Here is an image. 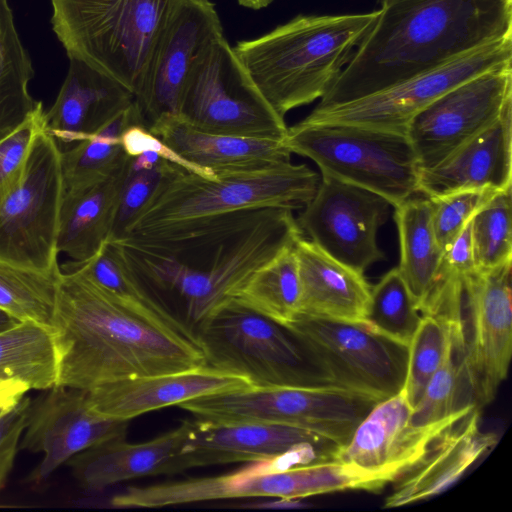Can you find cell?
Instances as JSON below:
<instances>
[{"label":"cell","instance_id":"6da1fadb","mask_svg":"<svg viewBox=\"0 0 512 512\" xmlns=\"http://www.w3.org/2000/svg\"><path fill=\"white\" fill-rule=\"evenodd\" d=\"M176 314L124 299L62 271L52 330L57 385L89 391L137 377L207 366L196 332Z\"/></svg>","mask_w":512,"mask_h":512},{"label":"cell","instance_id":"7a4b0ae2","mask_svg":"<svg viewBox=\"0 0 512 512\" xmlns=\"http://www.w3.org/2000/svg\"><path fill=\"white\" fill-rule=\"evenodd\" d=\"M293 211L242 210L159 237L115 242L149 291L166 306L179 305L186 322L198 325L257 268L303 237Z\"/></svg>","mask_w":512,"mask_h":512},{"label":"cell","instance_id":"3957f363","mask_svg":"<svg viewBox=\"0 0 512 512\" xmlns=\"http://www.w3.org/2000/svg\"><path fill=\"white\" fill-rule=\"evenodd\" d=\"M512 34V0H389L316 107L378 92Z\"/></svg>","mask_w":512,"mask_h":512},{"label":"cell","instance_id":"277c9868","mask_svg":"<svg viewBox=\"0 0 512 512\" xmlns=\"http://www.w3.org/2000/svg\"><path fill=\"white\" fill-rule=\"evenodd\" d=\"M378 13L301 14L233 49L264 103L284 119L327 93Z\"/></svg>","mask_w":512,"mask_h":512},{"label":"cell","instance_id":"5b68a950","mask_svg":"<svg viewBox=\"0 0 512 512\" xmlns=\"http://www.w3.org/2000/svg\"><path fill=\"white\" fill-rule=\"evenodd\" d=\"M319 181V175L307 165L292 162L215 179L177 166L122 238H155L242 210L303 208L313 198Z\"/></svg>","mask_w":512,"mask_h":512},{"label":"cell","instance_id":"8992f818","mask_svg":"<svg viewBox=\"0 0 512 512\" xmlns=\"http://www.w3.org/2000/svg\"><path fill=\"white\" fill-rule=\"evenodd\" d=\"M51 24L76 58L139 94L175 0H50Z\"/></svg>","mask_w":512,"mask_h":512},{"label":"cell","instance_id":"52a82bcc","mask_svg":"<svg viewBox=\"0 0 512 512\" xmlns=\"http://www.w3.org/2000/svg\"><path fill=\"white\" fill-rule=\"evenodd\" d=\"M293 154L312 160L321 174L372 191L393 207L418 193L419 167L406 134L339 124L288 127Z\"/></svg>","mask_w":512,"mask_h":512},{"label":"cell","instance_id":"ba28073f","mask_svg":"<svg viewBox=\"0 0 512 512\" xmlns=\"http://www.w3.org/2000/svg\"><path fill=\"white\" fill-rule=\"evenodd\" d=\"M196 327L207 365L252 386H331L287 328L234 300Z\"/></svg>","mask_w":512,"mask_h":512},{"label":"cell","instance_id":"9c48e42d","mask_svg":"<svg viewBox=\"0 0 512 512\" xmlns=\"http://www.w3.org/2000/svg\"><path fill=\"white\" fill-rule=\"evenodd\" d=\"M379 400L335 386H248L178 405L212 422H266L310 430L344 446Z\"/></svg>","mask_w":512,"mask_h":512},{"label":"cell","instance_id":"30bf717a","mask_svg":"<svg viewBox=\"0 0 512 512\" xmlns=\"http://www.w3.org/2000/svg\"><path fill=\"white\" fill-rule=\"evenodd\" d=\"M285 328L331 386L379 401L403 389L408 346L377 333L363 322L298 314Z\"/></svg>","mask_w":512,"mask_h":512},{"label":"cell","instance_id":"8fae6325","mask_svg":"<svg viewBox=\"0 0 512 512\" xmlns=\"http://www.w3.org/2000/svg\"><path fill=\"white\" fill-rule=\"evenodd\" d=\"M179 116L200 131L220 135L282 141L288 130L264 103L224 36L195 60Z\"/></svg>","mask_w":512,"mask_h":512},{"label":"cell","instance_id":"7c38bea8","mask_svg":"<svg viewBox=\"0 0 512 512\" xmlns=\"http://www.w3.org/2000/svg\"><path fill=\"white\" fill-rule=\"evenodd\" d=\"M62 149L45 129L35 137L20 181L0 202V261L55 272L65 192Z\"/></svg>","mask_w":512,"mask_h":512},{"label":"cell","instance_id":"4fadbf2b","mask_svg":"<svg viewBox=\"0 0 512 512\" xmlns=\"http://www.w3.org/2000/svg\"><path fill=\"white\" fill-rule=\"evenodd\" d=\"M512 61V34L489 41L442 65L367 96L315 107L304 125L339 124L406 134L412 118L442 94L486 70Z\"/></svg>","mask_w":512,"mask_h":512},{"label":"cell","instance_id":"5bb4252c","mask_svg":"<svg viewBox=\"0 0 512 512\" xmlns=\"http://www.w3.org/2000/svg\"><path fill=\"white\" fill-rule=\"evenodd\" d=\"M511 263L464 277L463 366L473 401L494 400L506 380L512 355Z\"/></svg>","mask_w":512,"mask_h":512},{"label":"cell","instance_id":"9a60e30c","mask_svg":"<svg viewBox=\"0 0 512 512\" xmlns=\"http://www.w3.org/2000/svg\"><path fill=\"white\" fill-rule=\"evenodd\" d=\"M512 104V61L454 86L410 121L406 136L419 170L434 167L492 125Z\"/></svg>","mask_w":512,"mask_h":512},{"label":"cell","instance_id":"2e32d148","mask_svg":"<svg viewBox=\"0 0 512 512\" xmlns=\"http://www.w3.org/2000/svg\"><path fill=\"white\" fill-rule=\"evenodd\" d=\"M391 206L372 191L321 174L313 198L296 222L302 234L326 254L364 274L386 258L377 234Z\"/></svg>","mask_w":512,"mask_h":512},{"label":"cell","instance_id":"e0dca14e","mask_svg":"<svg viewBox=\"0 0 512 512\" xmlns=\"http://www.w3.org/2000/svg\"><path fill=\"white\" fill-rule=\"evenodd\" d=\"M342 446L307 429L266 422L189 420L178 471L210 465L295 458L303 464L336 460Z\"/></svg>","mask_w":512,"mask_h":512},{"label":"cell","instance_id":"ac0fdd59","mask_svg":"<svg viewBox=\"0 0 512 512\" xmlns=\"http://www.w3.org/2000/svg\"><path fill=\"white\" fill-rule=\"evenodd\" d=\"M210 0H175L156 40L139 94L135 97L144 124L179 115L182 94L200 53L223 37Z\"/></svg>","mask_w":512,"mask_h":512},{"label":"cell","instance_id":"d6986e66","mask_svg":"<svg viewBox=\"0 0 512 512\" xmlns=\"http://www.w3.org/2000/svg\"><path fill=\"white\" fill-rule=\"evenodd\" d=\"M31 402L19 448L42 453L32 479L42 481L76 454L102 442L125 437L127 420L91 411L87 391L55 385Z\"/></svg>","mask_w":512,"mask_h":512},{"label":"cell","instance_id":"ffe728a7","mask_svg":"<svg viewBox=\"0 0 512 512\" xmlns=\"http://www.w3.org/2000/svg\"><path fill=\"white\" fill-rule=\"evenodd\" d=\"M497 442L495 433L481 430L479 407L474 405L438 433L392 482L384 507H403L443 493Z\"/></svg>","mask_w":512,"mask_h":512},{"label":"cell","instance_id":"44dd1931","mask_svg":"<svg viewBox=\"0 0 512 512\" xmlns=\"http://www.w3.org/2000/svg\"><path fill=\"white\" fill-rule=\"evenodd\" d=\"M412 409L403 389L378 402L340 449L336 460L383 474L393 482L438 433L469 410L449 422L418 427L411 422Z\"/></svg>","mask_w":512,"mask_h":512},{"label":"cell","instance_id":"7402d4cb","mask_svg":"<svg viewBox=\"0 0 512 512\" xmlns=\"http://www.w3.org/2000/svg\"><path fill=\"white\" fill-rule=\"evenodd\" d=\"M239 375L210 366L182 372L123 379L87 391L89 408L95 414L127 420L201 396L250 386Z\"/></svg>","mask_w":512,"mask_h":512},{"label":"cell","instance_id":"603a6c76","mask_svg":"<svg viewBox=\"0 0 512 512\" xmlns=\"http://www.w3.org/2000/svg\"><path fill=\"white\" fill-rule=\"evenodd\" d=\"M512 187V104L481 133L434 167L419 170L418 193L436 197L460 190Z\"/></svg>","mask_w":512,"mask_h":512},{"label":"cell","instance_id":"cb8c5ba5","mask_svg":"<svg viewBox=\"0 0 512 512\" xmlns=\"http://www.w3.org/2000/svg\"><path fill=\"white\" fill-rule=\"evenodd\" d=\"M57 98L45 112V131L60 143H77L131 106L135 96L116 80L76 58Z\"/></svg>","mask_w":512,"mask_h":512},{"label":"cell","instance_id":"d4e9b609","mask_svg":"<svg viewBox=\"0 0 512 512\" xmlns=\"http://www.w3.org/2000/svg\"><path fill=\"white\" fill-rule=\"evenodd\" d=\"M189 431V420L156 438L129 443L124 437L94 445L67 461L79 484L89 491L145 476L173 475Z\"/></svg>","mask_w":512,"mask_h":512},{"label":"cell","instance_id":"484cf974","mask_svg":"<svg viewBox=\"0 0 512 512\" xmlns=\"http://www.w3.org/2000/svg\"><path fill=\"white\" fill-rule=\"evenodd\" d=\"M148 129L184 159L216 177L291 162L292 153L283 140L207 133L194 128L179 115L162 117Z\"/></svg>","mask_w":512,"mask_h":512},{"label":"cell","instance_id":"4316f807","mask_svg":"<svg viewBox=\"0 0 512 512\" xmlns=\"http://www.w3.org/2000/svg\"><path fill=\"white\" fill-rule=\"evenodd\" d=\"M295 253L300 281L298 314L363 322L371 292L364 274L334 259L304 237L296 242Z\"/></svg>","mask_w":512,"mask_h":512},{"label":"cell","instance_id":"83f0119b","mask_svg":"<svg viewBox=\"0 0 512 512\" xmlns=\"http://www.w3.org/2000/svg\"><path fill=\"white\" fill-rule=\"evenodd\" d=\"M130 158L104 178L65 190L57 238L59 253L73 261H85L109 241Z\"/></svg>","mask_w":512,"mask_h":512},{"label":"cell","instance_id":"f1b7e54d","mask_svg":"<svg viewBox=\"0 0 512 512\" xmlns=\"http://www.w3.org/2000/svg\"><path fill=\"white\" fill-rule=\"evenodd\" d=\"M394 208L400 246L397 268L421 312L443 254L432 226L430 201L410 197Z\"/></svg>","mask_w":512,"mask_h":512},{"label":"cell","instance_id":"f546056e","mask_svg":"<svg viewBox=\"0 0 512 512\" xmlns=\"http://www.w3.org/2000/svg\"><path fill=\"white\" fill-rule=\"evenodd\" d=\"M57 377L52 328L25 321L0 332V382L15 380L44 391L57 385Z\"/></svg>","mask_w":512,"mask_h":512},{"label":"cell","instance_id":"4dcf8cb0","mask_svg":"<svg viewBox=\"0 0 512 512\" xmlns=\"http://www.w3.org/2000/svg\"><path fill=\"white\" fill-rule=\"evenodd\" d=\"M31 59L17 33L7 0H0V140L16 130L42 102L28 91Z\"/></svg>","mask_w":512,"mask_h":512},{"label":"cell","instance_id":"1f68e13d","mask_svg":"<svg viewBox=\"0 0 512 512\" xmlns=\"http://www.w3.org/2000/svg\"><path fill=\"white\" fill-rule=\"evenodd\" d=\"M299 296L294 245L257 268L231 300L286 327L298 314Z\"/></svg>","mask_w":512,"mask_h":512},{"label":"cell","instance_id":"d6a6232c","mask_svg":"<svg viewBox=\"0 0 512 512\" xmlns=\"http://www.w3.org/2000/svg\"><path fill=\"white\" fill-rule=\"evenodd\" d=\"M132 124L145 125L135 101L96 133L62 150L65 190L94 182L118 169L129 158L122 148L121 134Z\"/></svg>","mask_w":512,"mask_h":512},{"label":"cell","instance_id":"836d02e7","mask_svg":"<svg viewBox=\"0 0 512 512\" xmlns=\"http://www.w3.org/2000/svg\"><path fill=\"white\" fill-rule=\"evenodd\" d=\"M464 348V334H457L443 362L412 409L413 425L418 427L440 425L453 420L471 406L476 405L464 373Z\"/></svg>","mask_w":512,"mask_h":512},{"label":"cell","instance_id":"e575fe53","mask_svg":"<svg viewBox=\"0 0 512 512\" xmlns=\"http://www.w3.org/2000/svg\"><path fill=\"white\" fill-rule=\"evenodd\" d=\"M61 273L0 261V309L19 322L51 328Z\"/></svg>","mask_w":512,"mask_h":512},{"label":"cell","instance_id":"d590c367","mask_svg":"<svg viewBox=\"0 0 512 512\" xmlns=\"http://www.w3.org/2000/svg\"><path fill=\"white\" fill-rule=\"evenodd\" d=\"M422 314L416 306L398 268L389 270L371 286L363 323L377 333L408 346Z\"/></svg>","mask_w":512,"mask_h":512},{"label":"cell","instance_id":"8d00e7d4","mask_svg":"<svg viewBox=\"0 0 512 512\" xmlns=\"http://www.w3.org/2000/svg\"><path fill=\"white\" fill-rule=\"evenodd\" d=\"M457 334H464V324L433 314L422 315L408 345V364L403 390L412 407L443 362Z\"/></svg>","mask_w":512,"mask_h":512},{"label":"cell","instance_id":"74e56055","mask_svg":"<svg viewBox=\"0 0 512 512\" xmlns=\"http://www.w3.org/2000/svg\"><path fill=\"white\" fill-rule=\"evenodd\" d=\"M62 267L63 271L75 270L84 274L124 299L157 311L174 313L149 291L131 267L122 247L115 241L105 242L85 261H70Z\"/></svg>","mask_w":512,"mask_h":512},{"label":"cell","instance_id":"f35d334b","mask_svg":"<svg viewBox=\"0 0 512 512\" xmlns=\"http://www.w3.org/2000/svg\"><path fill=\"white\" fill-rule=\"evenodd\" d=\"M511 190L495 193L471 219L473 258L478 270L512 261Z\"/></svg>","mask_w":512,"mask_h":512},{"label":"cell","instance_id":"ab89813d","mask_svg":"<svg viewBox=\"0 0 512 512\" xmlns=\"http://www.w3.org/2000/svg\"><path fill=\"white\" fill-rule=\"evenodd\" d=\"M498 191L460 190L428 198L431 221L442 252L458 236L475 213Z\"/></svg>","mask_w":512,"mask_h":512},{"label":"cell","instance_id":"60d3db41","mask_svg":"<svg viewBox=\"0 0 512 512\" xmlns=\"http://www.w3.org/2000/svg\"><path fill=\"white\" fill-rule=\"evenodd\" d=\"M177 166L162 159L152 169L133 170L129 162L109 241H116L124 236L129 225L151 201L165 177Z\"/></svg>","mask_w":512,"mask_h":512},{"label":"cell","instance_id":"b9f144b4","mask_svg":"<svg viewBox=\"0 0 512 512\" xmlns=\"http://www.w3.org/2000/svg\"><path fill=\"white\" fill-rule=\"evenodd\" d=\"M45 129V111L39 107L12 133L0 140V202L20 181L31 146Z\"/></svg>","mask_w":512,"mask_h":512},{"label":"cell","instance_id":"7bdbcfd3","mask_svg":"<svg viewBox=\"0 0 512 512\" xmlns=\"http://www.w3.org/2000/svg\"><path fill=\"white\" fill-rule=\"evenodd\" d=\"M121 145L129 157H135L143 152L152 151L161 159L178 165L188 172L204 178H217L212 172L184 159L163 140L153 134L145 125L132 124L128 126L121 134Z\"/></svg>","mask_w":512,"mask_h":512},{"label":"cell","instance_id":"ee69618b","mask_svg":"<svg viewBox=\"0 0 512 512\" xmlns=\"http://www.w3.org/2000/svg\"><path fill=\"white\" fill-rule=\"evenodd\" d=\"M31 402L29 397L23 396L0 416V490L13 468Z\"/></svg>","mask_w":512,"mask_h":512},{"label":"cell","instance_id":"f6af8a7d","mask_svg":"<svg viewBox=\"0 0 512 512\" xmlns=\"http://www.w3.org/2000/svg\"><path fill=\"white\" fill-rule=\"evenodd\" d=\"M28 390H30L28 386L19 381L0 382V407L15 404Z\"/></svg>","mask_w":512,"mask_h":512},{"label":"cell","instance_id":"bcb514c9","mask_svg":"<svg viewBox=\"0 0 512 512\" xmlns=\"http://www.w3.org/2000/svg\"><path fill=\"white\" fill-rule=\"evenodd\" d=\"M274 0H237L238 4L249 9L259 10L269 6Z\"/></svg>","mask_w":512,"mask_h":512},{"label":"cell","instance_id":"7dc6e473","mask_svg":"<svg viewBox=\"0 0 512 512\" xmlns=\"http://www.w3.org/2000/svg\"><path fill=\"white\" fill-rule=\"evenodd\" d=\"M18 322L19 321L15 320L9 314L0 309V332L13 327Z\"/></svg>","mask_w":512,"mask_h":512},{"label":"cell","instance_id":"c3c4849f","mask_svg":"<svg viewBox=\"0 0 512 512\" xmlns=\"http://www.w3.org/2000/svg\"><path fill=\"white\" fill-rule=\"evenodd\" d=\"M12 406V405H11ZM10 406H1L0 407V416L9 408Z\"/></svg>","mask_w":512,"mask_h":512},{"label":"cell","instance_id":"681fc988","mask_svg":"<svg viewBox=\"0 0 512 512\" xmlns=\"http://www.w3.org/2000/svg\"><path fill=\"white\" fill-rule=\"evenodd\" d=\"M389 0H378V3L382 6L383 4H385L386 2H388Z\"/></svg>","mask_w":512,"mask_h":512}]
</instances>
